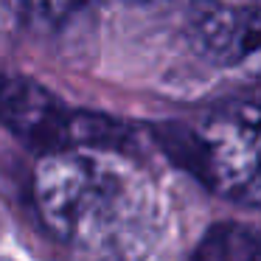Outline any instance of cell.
I'll return each mask as SVG.
<instances>
[{
	"instance_id": "1",
	"label": "cell",
	"mask_w": 261,
	"mask_h": 261,
	"mask_svg": "<svg viewBox=\"0 0 261 261\" xmlns=\"http://www.w3.org/2000/svg\"><path fill=\"white\" fill-rule=\"evenodd\" d=\"M34 202L54 236L87 255L141 261L158 239L154 186L113 146H70L42 154Z\"/></svg>"
},
{
	"instance_id": "2",
	"label": "cell",
	"mask_w": 261,
	"mask_h": 261,
	"mask_svg": "<svg viewBox=\"0 0 261 261\" xmlns=\"http://www.w3.org/2000/svg\"><path fill=\"white\" fill-rule=\"evenodd\" d=\"M166 149L216 197L261 208V107L230 104L197 126H171Z\"/></svg>"
},
{
	"instance_id": "3",
	"label": "cell",
	"mask_w": 261,
	"mask_h": 261,
	"mask_svg": "<svg viewBox=\"0 0 261 261\" xmlns=\"http://www.w3.org/2000/svg\"><path fill=\"white\" fill-rule=\"evenodd\" d=\"M0 124L45 154L70 146H110L101 121L70 113L51 90L23 76H0Z\"/></svg>"
},
{
	"instance_id": "4",
	"label": "cell",
	"mask_w": 261,
	"mask_h": 261,
	"mask_svg": "<svg viewBox=\"0 0 261 261\" xmlns=\"http://www.w3.org/2000/svg\"><path fill=\"white\" fill-rule=\"evenodd\" d=\"M191 37L205 59L242 65L261 54V0H194Z\"/></svg>"
},
{
	"instance_id": "5",
	"label": "cell",
	"mask_w": 261,
	"mask_h": 261,
	"mask_svg": "<svg viewBox=\"0 0 261 261\" xmlns=\"http://www.w3.org/2000/svg\"><path fill=\"white\" fill-rule=\"evenodd\" d=\"M188 261H261V230L247 222H219L208 227Z\"/></svg>"
},
{
	"instance_id": "6",
	"label": "cell",
	"mask_w": 261,
	"mask_h": 261,
	"mask_svg": "<svg viewBox=\"0 0 261 261\" xmlns=\"http://www.w3.org/2000/svg\"><path fill=\"white\" fill-rule=\"evenodd\" d=\"M87 3L90 0H14V6L20 12L40 20V23H62Z\"/></svg>"
}]
</instances>
